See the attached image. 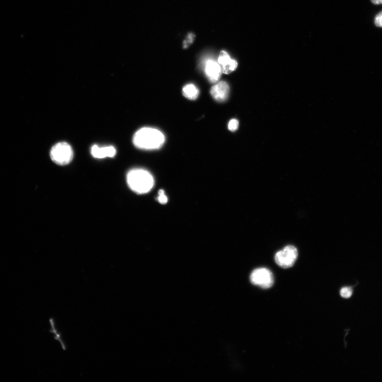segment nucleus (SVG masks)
<instances>
[{"label":"nucleus","instance_id":"obj_1","mask_svg":"<svg viewBox=\"0 0 382 382\" xmlns=\"http://www.w3.org/2000/svg\"><path fill=\"white\" fill-rule=\"evenodd\" d=\"M165 140L163 133L151 128H143L134 135L133 142L139 149L154 150L160 149Z\"/></svg>","mask_w":382,"mask_h":382},{"label":"nucleus","instance_id":"obj_2","mask_svg":"<svg viewBox=\"0 0 382 382\" xmlns=\"http://www.w3.org/2000/svg\"><path fill=\"white\" fill-rule=\"evenodd\" d=\"M127 180L129 188L138 194L149 192L155 183L153 177L149 171L140 168L130 170Z\"/></svg>","mask_w":382,"mask_h":382},{"label":"nucleus","instance_id":"obj_3","mask_svg":"<svg viewBox=\"0 0 382 382\" xmlns=\"http://www.w3.org/2000/svg\"><path fill=\"white\" fill-rule=\"evenodd\" d=\"M52 161L59 165L69 164L73 157V152L71 145L66 142H59L54 145L50 152Z\"/></svg>","mask_w":382,"mask_h":382},{"label":"nucleus","instance_id":"obj_4","mask_svg":"<svg viewBox=\"0 0 382 382\" xmlns=\"http://www.w3.org/2000/svg\"><path fill=\"white\" fill-rule=\"evenodd\" d=\"M298 257V251L295 246L288 245L275 255L276 263L282 268H289L293 266Z\"/></svg>","mask_w":382,"mask_h":382},{"label":"nucleus","instance_id":"obj_5","mask_svg":"<svg viewBox=\"0 0 382 382\" xmlns=\"http://www.w3.org/2000/svg\"><path fill=\"white\" fill-rule=\"evenodd\" d=\"M253 285L264 289L272 287L274 283L273 273L267 268H258L253 271L250 277Z\"/></svg>","mask_w":382,"mask_h":382},{"label":"nucleus","instance_id":"obj_6","mask_svg":"<svg viewBox=\"0 0 382 382\" xmlns=\"http://www.w3.org/2000/svg\"><path fill=\"white\" fill-rule=\"evenodd\" d=\"M218 63L221 68L222 72L226 74V75L235 71L238 66L237 61L231 58L229 55L225 51L220 52L218 59Z\"/></svg>","mask_w":382,"mask_h":382},{"label":"nucleus","instance_id":"obj_7","mask_svg":"<svg viewBox=\"0 0 382 382\" xmlns=\"http://www.w3.org/2000/svg\"><path fill=\"white\" fill-rule=\"evenodd\" d=\"M211 94L216 101L225 102L227 100L229 94L228 84L225 81L219 82L212 88Z\"/></svg>","mask_w":382,"mask_h":382},{"label":"nucleus","instance_id":"obj_8","mask_svg":"<svg viewBox=\"0 0 382 382\" xmlns=\"http://www.w3.org/2000/svg\"><path fill=\"white\" fill-rule=\"evenodd\" d=\"M204 71L207 78L211 82L215 83L220 79L222 70L217 62L212 60L207 61Z\"/></svg>","mask_w":382,"mask_h":382},{"label":"nucleus","instance_id":"obj_9","mask_svg":"<svg viewBox=\"0 0 382 382\" xmlns=\"http://www.w3.org/2000/svg\"><path fill=\"white\" fill-rule=\"evenodd\" d=\"M91 154L96 158L102 159L114 157L116 154V151L113 146L100 147L94 145L92 147Z\"/></svg>","mask_w":382,"mask_h":382},{"label":"nucleus","instance_id":"obj_10","mask_svg":"<svg viewBox=\"0 0 382 382\" xmlns=\"http://www.w3.org/2000/svg\"><path fill=\"white\" fill-rule=\"evenodd\" d=\"M183 95L190 100H195L199 95V91L193 84H188L183 89Z\"/></svg>","mask_w":382,"mask_h":382},{"label":"nucleus","instance_id":"obj_11","mask_svg":"<svg viewBox=\"0 0 382 382\" xmlns=\"http://www.w3.org/2000/svg\"><path fill=\"white\" fill-rule=\"evenodd\" d=\"M341 297L344 299H349L351 297L353 290L351 287H346L342 288L340 290Z\"/></svg>","mask_w":382,"mask_h":382},{"label":"nucleus","instance_id":"obj_12","mask_svg":"<svg viewBox=\"0 0 382 382\" xmlns=\"http://www.w3.org/2000/svg\"><path fill=\"white\" fill-rule=\"evenodd\" d=\"M195 35L193 33H190L188 35L187 38L183 42V47L188 48L191 44L193 43L195 40Z\"/></svg>","mask_w":382,"mask_h":382},{"label":"nucleus","instance_id":"obj_13","mask_svg":"<svg viewBox=\"0 0 382 382\" xmlns=\"http://www.w3.org/2000/svg\"><path fill=\"white\" fill-rule=\"evenodd\" d=\"M239 121L236 119H232L228 123V129L232 132L236 131L239 128Z\"/></svg>","mask_w":382,"mask_h":382},{"label":"nucleus","instance_id":"obj_14","mask_svg":"<svg viewBox=\"0 0 382 382\" xmlns=\"http://www.w3.org/2000/svg\"><path fill=\"white\" fill-rule=\"evenodd\" d=\"M158 200L161 204H165L167 203L168 199L163 190L159 191Z\"/></svg>","mask_w":382,"mask_h":382},{"label":"nucleus","instance_id":"obj_15","mask_svg":"<svg viewBox=\"0 0 382 382\" xmlns=\"http://www.w3.org/2000/svg\"><path fill=\"white\" fill-rule=\"evenodd\" d=\"M374 22L377 27H382V11L376 16Z\"/></svg>","mask_w":382,"mask_h":382},{"label":"nucleus","instance_id":"obj_16","mask_svg":"<svg viewBox=\"0 0 382 382\" xmlns=\"http://www.w3.org/2000/svg\"><path fill=\"white\" fill-rule=\"evenodd\" d=\"M374 5H382V0H371Z\"/></svg>","mask_w":382,"mask_h":382}]
</instances>
